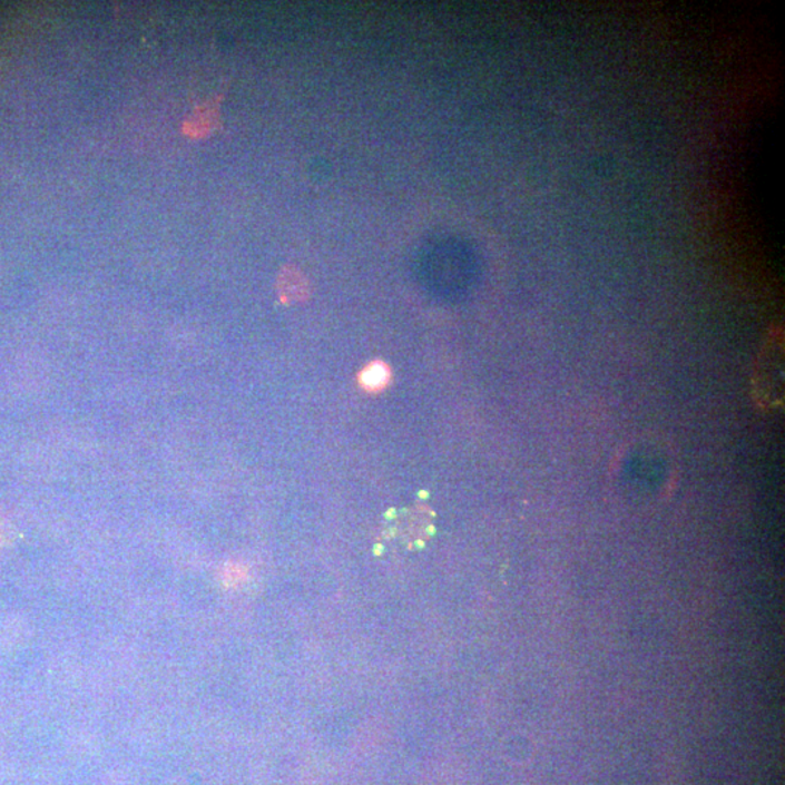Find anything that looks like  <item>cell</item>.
I'll use <instances>...</instances> for the list:
<instances>
[{"label": "cell", "mask_w": 785, "mask_h": 785, "mask_svg": "<svg viewBox=\"0 0 785 785\" xmlns=\"http://www.w3.org/2000/svg\"><path fill=\"white\" fill-rule=\"evenodd\" d=\"M225 95L220 94L209 101L195 107L192 116L184 121V135L193 137V139H204L213 135L220 128V104Z\"/></svg>", "instance_id": "cell-1"}, {"label": "cell", "mask_w": 785, "mask_h": 785, "mask_svg": "<svg viewBox=\"0 0 785 785\" xmlns=\"http://www.w3.org/2000/svg\"><path fill=\"white\" fill-rule=\"evenodd\" d=\"M277 288L284 304L306 302L312 296V285L306 275L293 265L284 266L281 271Z\"/></svg>", "instance_id": "cell-2"}, {"label": "cell", "mask_w": 785, "mask_h": 785, "mask_svg": "<svg viewBox=\"0 0 785 785\" xmlns=\"http://www.w3.org/2000/svg\"><path fill=\"white\" fill-rule=\"evenodd\" d=\"M392 373L382 361H374L360 374V383L369 392H380L389 384Z\"/></svg>", "instance_id": "cell-3"}]
</instances>
